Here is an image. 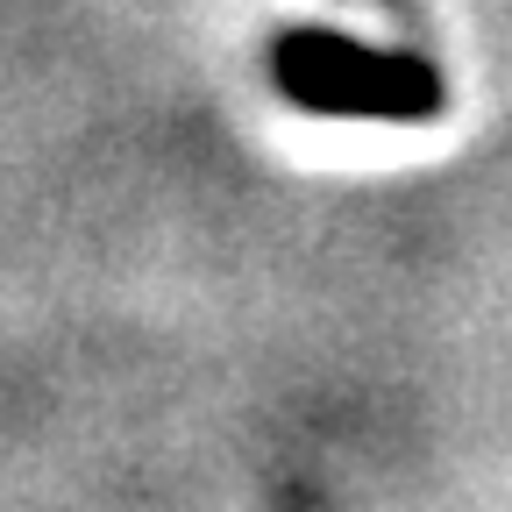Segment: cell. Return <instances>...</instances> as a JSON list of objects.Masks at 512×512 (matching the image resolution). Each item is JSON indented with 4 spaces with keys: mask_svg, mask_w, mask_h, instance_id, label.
Wrapping results in <instances>:
<instances>
[{
    "mask_svg": "<svg viewBox=\"0 0 512 512\" xmlns=\"http://www.w3.org/2000/svg\"><path fill=\"white\" fill-rule=\"evenodd\" d=\"M271 79L313 114L349 121H434L441 72L420 50H370L335 29H292L271 43Z\"/></svg>",
    "mask_w": 512,
    "mask_h": 512,
    "instance_id": "6da1fadb",
    "label": "cell"
}]
</instances>
